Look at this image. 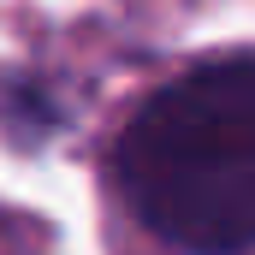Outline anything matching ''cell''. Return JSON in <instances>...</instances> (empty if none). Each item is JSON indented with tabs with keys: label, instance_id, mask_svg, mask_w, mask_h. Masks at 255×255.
<instances>
[{
	"label": "cell",
	"instance_id": "6da1fadb",
	"mask_svg": "<svg viewBox=\"0 0 255 255\" xmlns=\"http://www.w3.org/2000/svg\"><path fill=\"white\" fill-rule=\"evenodd\" d=\"M113 190L178 255L255 250V60L244 48L154 89L113 142Z\"/></svg>",
	"mask_w": 255,
	"mask_h": 255
}]
</instances>
